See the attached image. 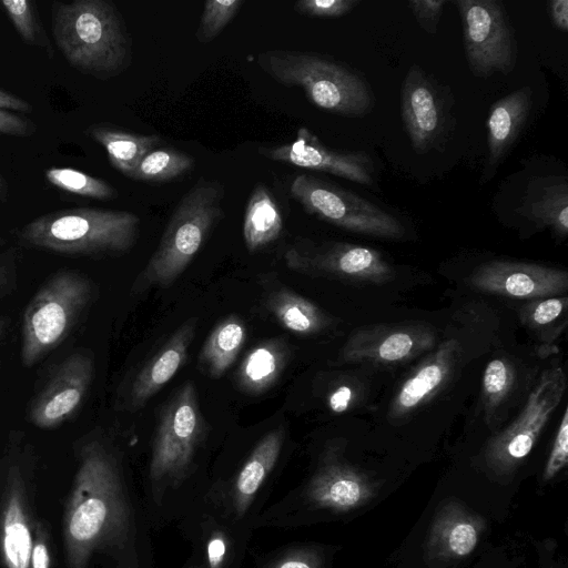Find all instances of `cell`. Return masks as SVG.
<instances>
[{"label":"cell","mask_w":568,"mask_h":568,"mask_svg":"<svg viewBox=\"0 0 568 568\" xmlns=\"http://www.w3.org/2000/svg\"><path fill=\"white\" fill-rule=\"evenodd\" d=\"M128 531L129 507L118 460L102 440L87 442L63 516L68 567L87 568L95 551L121 546Z\"/></svg>","instance_id":"obj_1"},{"label":"cell","mask_w":568,"mask_h":568,"mask_svg":"<svg viewBox=\"0 0 568 568\" xmlns=\"http://www.w3.org/2000/svg\"><path fill=\"white\" fill-rule=\"evenodd\" d=\"M51 30L68 63L98 79L120 74L131 61V41L122 18L105 0L54 2Z\"/></svg>","instance_id":"obj_2"},{"label":"cell","mask_w":568,"mask_h":568,"mask_svg":"<svg viewBox=\"0 0 568 568\" xmlns=\"http://www.w3.org/2000/svg\"><path fill=\"white\" fill-rule=\"evenodd\" d=\"M223 185L204 178L183 195L156 250L132 285L134 294L169 287L181 276L223 217Z\"/></svg>","instance_id":"obj_3"},{"label":"cell","mask_w":568,"mask_h":568,"mask_svg":"<svg viewBox=\"0 0 568 568\" xmlns=\"http://www.w3.org/2000/svg\"><path fill=\"white\" fill-rule=\"evenodd\" d=\"M140 223L128 211L69 209L32 220L20 237L30 246L67 255L122 254L135 244Z\"/></svg>","instance_id":"obj_4"},{"label":"cell","mask_w":568,"mask_h":568,"mask_svg":"<svg viewBox=\"0 0 568 568\" xmlns=\"http://www.w3.org/2000/svg\"><path fill=\"white\" fill-rule=\"evenodd\" d=\"M260 67L278 83L301 88L315 106L344 116L368 113L374 98L366 81L348 68L312 52L271 50Z\"/></svg>","instance_id":"obj_5"},{"label":"cell","mask_w":568,"mask_h":568,"mask_svg":"<svg viewBox=\"0 0 568 568\" xmlns=\"http://www.w3.org/2000/svg\"><path fill=\"white\" fill-rule=\"evenodd\" d=\"M93 295L92 281L80 272L61 270L48 278L23 314L21 358L26 367L67 337Z\"/></svg>","instance_id":"obj_6"},{"label":"cell","mask_w":568,"mask_h":568,"mask_svg":"<svg viewBox=\"0 0 568 568\" xmlns=\"http://www.w3.org/2000/svg\"><path fill=\"white\" fill-rule=\"evenodd\" d=\"M206 423L192 381L185 382L160 412L150 462L155 489L181 481L205 438Z\"/></svg>","instance_id":"obj_7"},{"label":"cell","mask_w":568,"mask_h":568,"mask_svg":"<svg viewBox=\"0 0 568 568\" xmlns=\"http://www.w3.org/2000/svg\"><path fill=\"white\" fill-rule=\"evenodd\" d=\"M290 192L305 212L348 232L386 240L405 235L404 225L390 213L316 176L297 175Z\"/></svg>","instance_id":"obj_8"},{"label":"cell","mask_w":568,"mask_h":568,"mask_svg":"<svg viewBox=\"0 0 568 568\" xmlns=\"http://www.w3.org/2000/svg\"><path fill=\"white\" fill-rule=\"evenodd\" d=\"M566 390L561 367L546 369L518 417L490 439L485 449L487 466L496 475L513 473L528 456Z\"/></svg>","instance_id":"obj_9"},{"label":"cell","mask_w":568,"mask_h":568,"mask_svg":"<svg viewBox=\"0 0 568 568\" xmlns=\"http://www.w3.org/2000/svg\"><path fill=\"white\" fill-rule=\"evenodd\" d=\"M462 20L470 71L480 78L509 73L516 63V41L506 11L495 0L455 1Z\"/></svg>","instance_id":"obj_10"},{"label":"cell","mask_w":568,"mask_h":568,"mask_svg":"<svg viewBox=\"0 0 568 568\" xmlns=\"http://www.w3.org/2000/svg\"><path fill=\"white\" fill-rule=\"evenodd\" d=\"M284 261L292 271L311 276L384 284L395 275L392 265L378 251L349 243L294 245L285 252Z\"/></svg>","instance_id":"obj_11"},{"label":"cell","mask_w":568,"mask_h":568,"mask_svg":"<svg viewBox=\"0 0 568 568\" xmlns=\"http://www.w3.org/2000/svg\"><path fill=\"white\" fill-rule=\"evenodd\" d=\"M258 153L268 160L294 166L326 172L352 182L374 186V164L367 153L329 149L307 128H300L295 140L271 148H260Z\"/></svg>","instance_id":"obj_12"},{"label":"cell","mask_w":568,"mask_h":568,"mask_svg":"<svg viewBox=\"0 0 568 568\" xmlns=\"http://www.w3.org/2000/svg\"><path fill=\"white\" fill-rule=\"evenodd\" d=\"M468 283L485 293L537 300L564 294L568 288V274L534 263L491 261L477 267Z\"/></svg>","instance_id":"obj_13"},{"label":"cell","mask_w":568,"mask_h":568,"mask_svg":"<svg viewBox=\"0 0 568 568\" xmlns=\"http://www.w3.org/2000/svg\"><path fill=\"white\" fill-rule=\"evenodd\" d=\"M437 335L423 324L378 325L355 331L341 351L344 363H403L432 349Z\"/></svg>","instance_id":"obj_14"},{"label":"cell","mask_w":568,"mask_h":568,"mask_svg":"<svg viewBox=\"0 0 568 568\" xmlns=\"http://www.w3.org/2000/svg\"><path fill=\"white\" fill-rule=\"evenodd\" d=\"M93 374L91 356L79 352L68 356L32 403V424L40 428H52L67 420L80 407Z\"/></svg>","instance_id":"obj_15"},{"label":"cell","mask_w":568,"mask_h":568,"mask_svg":"<svg viewBox=\"0 0 568 568\" xmlns=\"http://www.w3.org/2000/svg\"><path fill=\"white\" fill-rule=\"evenodd\" d=\"M34 539L21 469L10 466L0 499V555L3 568H31Z\"/></svg>","instance_id":"obj_16"},{"label":"cell","mask_w":568,"mask_h":568,"mask_svg":"<svg viewBox=\"0 0 568 568\" xmlns=\"http://www.w3.org/2000/svg\"><path fill=\"white\" fill-rule=\"evenodd\" d=\"M400 111L415 152H428L443 134L444 105L434 83L417 64L408 69L404 79Z\"/></svg>","instance_id":"obj_17"},{"label":"cell","mask_w":568,"mask_h":568,"mask_svg":"<svg viewBox=\"0 0 568 568\" xmlns=\"http://www.w3.org/2000/svg\"><path fill=\"white\" fill-rule=\"evenodd\" d=\"M376 494L377 485L368 475L335 454L326 455L307 489L313 505L337 513L361 508Z\"/></svg>","instance_id":"obj_18"},{"label":"cell","mask_w":568,"mask_h":568,"mask_svg":"<svg viewBox=\"0 0 568 568\" xmlns=\"http://www.w3.org/2000/svg\"><path fill=\"white\" fill-rule=\"evenodd\" d=\"M485 519L458 501L450 500L437 511L426 540L430 561L450 565L466 559L478 546Z\"/></svg>","instance_id":"obj_19"},{"label":"cell","mask_w":568,"mask_h":568,"mask_svg":"<svg viewBox=\"0 0 568 568\" xmlns=\"http://www.w3.org/2000/svg\"><path fill=\"white\" fill-rule=\"evenodd\" d=\"M196 327L197 318H189L141 367L131 382L128 393L126 408L129 410L141 409L183 367Z\"/></svg>","instance_id":"obj_20"},{"label":"cell","mask_w":568,"mask_h":568,"mask_svg":"<svg viewBox=\"0 0 568 568\" xmlns=\"http://www.w3.org/2000/svg\"><path fill=\"white\" fill-rule=\"evenodd\" d=\"M459 349L455 338L440 343L402 384L390 403L389 418L398 420L408 416L437 393L450 377Z\"/></svg>","instance_id":"obj_21"},{"label":"cell","mask_w":568,"mask_h":568,"mask_svg":"<svg viewBox=\"0 0 568 568\" xmlns=\"http://www.w3.org/2000/svg\"><path fill=\"white\" fill-rule=\"evenodd\" d=\"M530 88H520L496 101L487 119L488 156L486 172L499 164L509 151L528 118Z\"/></svg>","instance_id":"obj_22"},{"label":"cell","mask_w":568,"mask_h":568,"mask_svg":"<svg viewBox=\"0 0 568 568\" xmlns=\"http://www.w3.org/2000/svg\"><path fill=\"white\" fill-rule=\"evenodd\" d=\"M290 355L285 339L276 337L261 341L240 363L235 375L237 387L251 396L267 392L278 382Z\"/></svg>","instance_id":"obj_23"},{"label":"cell","mask_w":568,"mask_h":568,"mask_svg":"<svg viewBox=\"0 0 568 568\" xmlns=\"http://www.w3.org/2000/svg\"><path fill=\"white\" fill-rule=\"evenodd\" d=\"M284 439L285 430L282 426L272 429L260 439L244 463L234 485L233 498L237 515L245 514L257 490L275 466Z\"/></svg>","instance_id":"obj_24"},{"label":"cell","mask_w":568,"mask_h":568,"mask_svg":"<svg viewBox=\"0 0 568 568\" xmlns=\"http://www.w3.org/2000/svg\"><path fill=\"white\" fill-rule=\"evenodd\" d=\"M265 307L280 326L296 335H316L331 325V318L316 304L285 286L267 294Z\"/></svg>","instance_id":"obj_25"},{"label":"cell","mask_w":568,"mask_h":568,"mask_svg":"<svg viewBox=\"0 0 568 568\" xmlns=\"http://www.w3.org/2000/svg\"><path fill=\"white\" fill-rule=\"evenodd\" d=\"M246 334V325L240 316L232 314L220 321L200 351L199 369L212 379L221 378L237 358Z\"/></svg>","instance_id":"obj_26"},{"label":"cell","mask_w":568,"mask_h":568,"mask_svg":"<svg viewBox=\"0 0 568 568\" xmlns=\"http://www.w3.org/2000/svg\"><path fill=\"white\" fill-rule=\"evenodd\" d=\"M283 231V216L272 192L257 183L250 194L243 219V240L250 253L276 241Z\"/></svg>","instance_id":"obj_27"},{"label":"cell","mask_w":568,"mask_h":568,"mask_svg":"<svg viewBox=\"0 0 568 568\" xmlns=\"http://www.w3.org/2000/svg\"><path fill=\"white\" fill-rule=\"evenodd\" d=\"M89 134L104 148L112 166L126 178L161 142L158 134H135L102 125L90 128Z\"/></svg>","instance_id":"obj_28"},{"label":"cell","mask_w":568,"mask_h":568,"mask_svg":"<svg viewBox=\"0 0 568 568\" xmlns=\"http://www.w3.org/2000/svg\"><path fill=\"white\" fill-rule=\"evenodd\" d=\"M531 197L528 195L524 213L540 226L550 227L558 236L568 233V186L551 183L540 187Z\"/></svg>","instance_id":"obj_29"},{"label":"cell","mask_w":568,"mask_h":568,"mask_svg":"<svg viewBox=\"0 0 568 568\" xmlns=\"http://www.w3.org/2000/svg\"><path fill=\"white\" fill-rule=\"evenodd\" d=\"M194 158L172 148L153 149L139 162L128 179L144 182H166L191 171Z\"/></svg>","instance_id":"obj_30"},{"label":"cell","mask_w":568,"mask_h":568,"mask_svg":"<svg viewBox=\"0 0 568 568\" xmlns=\"http://www.w3.org/2000/svg\"><path fill=\"white\" fill-rule=\"evenodd\" d=\"M44 174L50 184L68 193L95 200L116 197V191L108 182L72 168H50Z\"/></svg>","instance_id":"obj_31"},{"label":"cell","mask_w":568,"mask_h":568,"mask_svg":"<svg viewBox=\"0 0 568 568\" xmlns=\"http://www.w3.org/2000/svg\"><path fill=\"white\" fill-rule=\"evenodd\" d=\"M514 382L515 369L508 361L495 358L487 364L483 376V404L487 420L506 400Z\"/></svg>","instance_id":"obj_32"},{"label":"cell","mask_w":568,"mask_h":568,"mask_svg":"<svg viewBox=\"0 0 568 568\" xmlns=\"http://www.w3.org/2000/svg\"><path fill=\"white\" fill-rule=\"evenodd\" d=\"M0 6L21 39L30 44L50 50L36 4L30 0H2Z\"/></svg>","instance_id":"obj_33"},{"label":"cell","mask_w":568,"mask_h":568,"mask_svg":"<svg viewBox=\"0 0 568 568\" xmlns=\"http://www.w3.org/2000/svg\"><path fill=\"white\" fill-rule=\"evenodd\" d=\"M567 303L566 296L531 300L521 307L520 320L535 332L542 333L547 331L554 333L557 329L552 326L559 324V320L565 316Z\"/></svg>","instance_id":"obj_34"},{"label":"cell","mask_w":568,"mask_h":568,"mask_svg":"<svg viewBox=\"0 0 568 568\" xmlns=\"http://www.w3.org/2000/svg\"><path fill=\"white\" fill-rule=\"evenodd\" d=\"M242 0H207L201 20L195 32L196 40L201 43H207L215 39L221 31L237 14Z\"/></svg>","instance_id":"obj_35"},{"label":"cell","mask_w":568,"mask_h":568,"mask_svg":"<svg viewBox=\"0 0 568 568\" xmlns=\"http://www.w3.org/2000/svg\"><path fill=\"white\" fill-rule=\"evenodd\" d=\"M568 462V410L564 409L561 422L552 443L551 450L546 462L542 479L549 481L555 478Z\"/></svg>","instance_id":"obj_36"},{"label":"cell","mask_w":568,"mask_h":568,"mask_svg":"<svg viewBox=\"0 0 568 568\" xmlns=\"http://www.w3.org/2000/svg\"><path fill=\"white\" fill-rule=\"evenodd\" d=\"M359 0H301L294 3L296 12L322 19L339 18L352 11Z\"/></svg>","instance_id":"obj_37"},{"label":"cell","mask_w":568,"mask_h":568,"mask_svg":"<svg viewBox=\"0 0 568 568\" xmlns=\"http://www.w3.org/2000/svg\"><path fill=\"white\" fill-rule=\"evenodd\" d=\"M445 3V0H410L408 6L418 24L428 33L434 34L437 31Z\"/></svg>","instance_id":"obj_38"},{"label":"cell","mask_w":568,"mask_h":568,"mask_svg":"<svg viewBox=\"0 0 568 568\" xmlns=\"http://www.w3.org/2000/svg\"><path fill=\"white\" fill-rule=\"evenodd\" d=\"M31 556V568H50L51 555L49 548V536L42 523L34 524V539Z\"/></svg>","instance_id":"obj_39"},{"label":"cell","mask_w":568,"mask_h":568,"mask_svg":"<svg viewBox=\"0 0 568 568\" xmlns=\"http://www.w3.org/2000/svg\"><path fill=\"white\" fill-rule=\"evenodd\" d=\"M34 124L10 111L0 110V135L28 136L34 132Z\"/></svg>","instance_id":"obj_40"},{"label":"cell","mask_w":568,"mask_h":568,"mask_svg":"<svg viewBox=\"0 0 568 568\" xmlns=\"http://www.w3.org/2000/svg\"><path fill=\"white\" fill-rule=\"evenodd\" d=\"M354 392L348 385H339L327 397V405L335 414L346 412L352 405Z\"/></svg>","instance_id":"obj_41"},{"label":"cell","mask_w":568,"mask_h":568,"mask_svg":"<svg viewBox=\"0 0 568 568\" xmlns=\"http://www.w3.org/2000/svg\"><path fill=\"white\" fill-rule=\"evenodd\" d=\"M226 554V542L221 534H214L207 544L210 568H221Z\"/></svg>","instance_id":"obj_42"},{"label":"cell","mask_w":568,"mask_h":568,"mask_svg":"<svg viewBox=\"0 0 568 568\" xmlns=\"http://www.w3.org/2000/svg\"><path fill=\"white\" fill-rule=\"evenodd\" d=\"M548 13L552 24L560 31H568V0L548 1Z\"/></svg>","instance_id":"obj_43"},{"label":"cell","mask_w":568,"mask_h":568,"mask_svg":"<svg viewBox=\"0 0 568 568\" xmlns=\"http://www.w3.org/2000/svg\"><path fill=\"white\" fill-rule=\"evenodd\" d=\"M274 568H320V561L313 554L301 552L281 560Z\"/></svg>","instance_id":"obj_44"},{"label":"cell","mask_w":568,"mask_h":568,"mask_svg":"<svg viewBox=\"0 0 568 568\" xmlns=\"http://www.w3.org/2000/svg\"><path fill=\"white\" fill-rule=\"evenodd\" d=\"M0 110L29 113L32 105L23 99L0 89Z\"/></svg>","instance_id":"obj_45"},{"label":"cell","mask_w":568,"mask_h":568,"mask_svg":"<svg viewBox=\"0 0 568 568\" xmlns=\"http://www.w3.org/2000/svg\"><path fill=\"white\" fill-rule=\"evenodd\" d=\"M14 283L13 262L9 256L0 257V297L9 293Z\"/></svg>","instance_id":"obj_46"},{"label":"cell","mask_w":568,"mask_h":568,"mask_svg":"<svg viewBox=\"0 0 568 568\" xmlns=\"http://www.w3.org/2000/svg\"><path fill=\"white\" fill-rule=\"evenodd\" d=\"M8 196V187L6 184V181L3 180L2 175L0 174V202L4 201Z\"/></svg>","instance_id":"obj_47"},{"label":"cell","mask_w":568,"mask_h":568,"mask_svg":"<svg viewBox=\"0 0 568 568\" xmlns=\"http://www.w3.org/2000/svg\"><path fill=\"white\" fill-rule=\"evenodd\" d=\"M9 318L8 317H0V338H2L9 327Z\"/></svg>","instance_id":"obj_48"}]
</instances>
